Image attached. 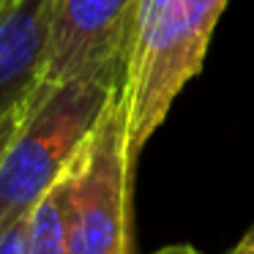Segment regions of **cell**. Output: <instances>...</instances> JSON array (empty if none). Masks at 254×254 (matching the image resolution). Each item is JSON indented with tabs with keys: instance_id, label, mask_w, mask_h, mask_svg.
<instances>
[{
	"instance_id": "1",
	"label": "cell",
	"mask_w": 254,
	"mask_h": 254,
	"mask_svg": "<svg viewBox=\"0 0 254 254\" xmlns=\"http://www.w3.org/2000/svg\"><path fill=\"white\" fill-rule=\"evenodd\" d=\"M224 6L227 0H139L126 71L115 93L131 181L145 145L202 68Z\"/></svg>"
},
{
	"instance_id": "2",
	"label": "cell",
	"mask_w": 254,
	"mask_h": 254,
	"mask_svg": "<svg viewBox=\"0 0 254 254\" xmlns=\"http://www.w3.org/2000/svg\"><path fill=\"white\" fill-rule=\"evenodd\" d=\"M118 90L99 82H41L0 159V235L28 219L101 121Z\"/></svg>"
},
{
	"instance_id": "3",
	"label": "cell",
	"mask_w": 254,
	"mask_h": 254,
	"mask_svg": "<svg viewBox=\"0 0 254 254\" xmlns=\"http://www.w3.org/2000/svg\"><path fill=\"white\" fill-rule=\"evenodd\" d=\"M131 186L123 115L112 99L61 178L68 254H131Z\"/></svg>"
},
{
	"instance_id": "4",
	"label": "cell",
	"mask_w": 254,
	"mask_h": 254,
	"mask_svg": "<svg viewBox=\"0 0 254 254\" xmlns=\"http://www.w3.org/2000/svg\"><path fill=\"white\" fill-rule=\"evenodd\" d=\"M139 0H55L44 82L121 88Z\"/></svg>"
},
{
	"instance_id": "5",
	"label": "cell",
	"mask_w": 254,
	"mask_h": 254,
	"mask_svg": "<svg viewBox=\"0 0 254 254\" xmlns=\"http://www.w3.org/2000/svg\"><path fill=\"white\" fill-rule=\"evenodd\" d=\"M55 0H0V121L44 82Z\"/></svg>"
},
{
	"instance_id": "6",
	"label": "cell",
	"mask_w": 254,
	"mask_h": 254,
	"mask_svg": "<svg viewBox=\"0 0 254 254\" xmlns=\"http://www.w3.org/2000/svg\"><path fill=\"white\" fill-rule=\"evenodd\" d=\"M25 254H68L61 181L36 202L25 221Z\"/></svg>"
},
{
	"instance_id": "7",
	"label": "cell",
	"mask_w": 254,
	"mask_h": 254,
	"mask_svg": "<svg viewBox=\"0 0 254 254\" xmlns=\"http://www.w3.org/2000/svg\"><path fill=\"white\" fill-rule=\"evenodd\" d=\"M25 221H17L11 230L0 235V254H25Z\"/></svg>"
},
{
	"instance_id": "8",
	"label": "cell",
	"mask_w": 254,
	"mask_h": 254,
	"mask_svg": "<svg viewBox=\"0 0 254 254\" xmlns=\"http://www.w3.org/2000/svg\"><path fill=\"white\" fill-rule=\"evenodd\" d=\"M30 101V99H28ZM28 107V104H25ZM25 107H19V110H14L11 115H6L3 121H0V159H3V153H6V148L11 145L14 134H17L19 123H22V115H25Z\"/></svg>"
},
{
	"instance_id": "9",
	"label": "cell",
	"mask_w": 254,
	"mask_h": 254,
	"mask_svg": "<svg viewBox=\"0 0 254 254\" xmlns=\"http://www.w3.org/2000/svg\"><path fill=\"white\" fill-rule=\"evenodd\" d=\"M156 254H199L194 246H189V243H175V246H167V249H159Z\"/></svg>"
}]
</instances>
